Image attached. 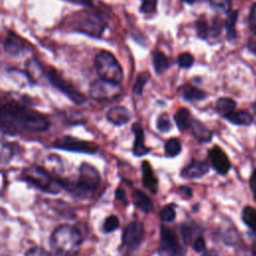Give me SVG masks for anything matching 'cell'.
Listing matches in <instances>:
<instances>
[{
    "instance_id": "cell-1",
    "label": "cell",
    "mask_w": 256,
    "mask_h": 256,
    "mask_svg": "<svg viewBox=\"0 0 256 256\" xmlns=\"http://www.w3.org/2000/svg\"><path fill=\"white\" fill-rule=\"evenodd\" d=\"M0 124L2 133L7 135H17L21 132L39 133L50 127L46 115L15 101L1 105Z\"/></svg>"
},
{
    "instance_id": "cell-2",
    "label": "cell",
    "mask_w": 256,
    "mask_h": 256,
    "mask_svg": "<svg viewBox=\"0 0 256 256\" xmlns=\"http://www.w3.org/2000/svg\"><path fill=\"white\" fill-rule=\"evenodd\" d=\"M49 244L56 256H77L82 244V236L77 228L64 224L52 232Z\"/></svg>"
},
{
    "instance_id": "cell-3",
    "label": "cell",
    "mask_w": 256,
    "mask_h": 256,
    "mask_svg": "<svg viewBox=\"0 0 256 256\" xmlns=\"http://www.w3.org/2000/svg\"><path fill=\"white\" fill-rule=\"evenodd\" d=\"M62 188L79 198H88L100 184L98 170L89 163H82L79 168V177L76 182L66 179H58Z\"/></svg>"
},
{
    "instance_id": "cell-4",
    "label": "cell",
    "mask_w": 256,
    "mask_h": 256,
    "mask_svg": "<svg viewBox=\"0 0 256 256\" xmlns=\"http://www.w3.org/2000/svg\"><path fill=\"white\" fill-rule=\"evenodd\" d=\"M71 23L73 30L95 38H100L107 27L100 14L90 10H82L73 14Z\"/></svg>"
},
{
    "instance_id": "cell-5",
    "label": "cell",
    "mask_w": 256,
    "mask_h": 256,
    "mask_svg": "<svg viewBox=\"0 0 256 256\" xmlns=\"http://www.w3.org/2000/svg\"><path fill=\"white\" fill-rule=\"evenodd\" d=\"M94 66L100 79L121 84L123 81V69L116 57L107 50H101L94 59Z\"/></svg>"
},
{
    "instance_id": "cell-6",
    "label": "cell",
    "mask_w": 256,
    "mask_h": 256,
    "mask_svg": "<svg viewBox=\"0 0 256 256\" xmlns=\"http://www.w3.org/2000/svg\"><path fill=\"white\" fill-rule=\"evenodd\" d=\"M21 177L24 181L46 193L56 194L62 188L58 179L53 178L45 169L36 165L24 168L21 172Z\"/></svg>"
},
{
    "instance_id": "cell-7",
    "label": "cell",
    "mask_w": 256,
    "mask_h": 256,
    "mask_svg": "<svg viewBox=\"0 0 256 256\" xmlns=\"http://www.w3.org/2000/svg\"><path fill=\"white\" fill-rule=\"evenodd\" d=\"M45 78L51 83L52 86L65 94L73 103L81 105L87 101L86 96L81 93L75 86L65 80L54 68H45Z\"/></svg>"
},
{
    "instance_id": "cell-8",
    "label": "cell",
    "mask_w": 256,
    "mask_h": 256,
    "mask_svg": "<svg viewBox=\"0 0 256 256\" xmlns=\"http://www.w3.org/2000/svg\"><path fill=\"white\" fill-rule=\"evenodd\" d=\"M121 84L105 81L102 79L92 82L89 86V96L97 102L115 101L122 94Z\"/></svg>"
},
{
    "instance_id": "cell-9",
    "label": "cell",
    "mask_w": 256,
    "mask_h": 256,
    "mask_svg": "<svg viewBox=\"0 0 256 256\" xmlns=\"http://www.w3.org/2000/svg\"><path fill=\"white\" fill-rule=\"evenodd\" d=\"M52 146L57 149L71 151V152H78V153H87V154H94L98 151V145L94 142L85 141L70 135L63 136L57 139Z\"/></svg>"
},
{
    "instance_id": "cell-10",
    "label": "cell",
    "mask_w": 256,
    "mask_h": 256,
    "mask_svg": "<svg viewBox=\"0 0 256 256\" xmlns=\"http://www.w3.org/2000/svg\"><path fill=\"white\" fill-rule=\"evenodd\" d=\"M184 250L175 231L169 227L161 226L159 256H183Z\"/></svg>"
},
{
    "instance_id": "cell-11",
    "label": "cell",
    "mask_w": 256,
    "mask_h": 256,
    "mask_svg": "<svg viewBox=\"0 0 256 256\" xmlns=\"http://www.w3.org/2000/svg\"><path fill=\"white\" fill-rule=\"evenodd\" d=\"M144 239V227L141 222L133 221L126 226L122 235V246L128 252L136 250Z\"/></svg>"
},
{
    "instance_id": "cell-12",
    "label": "cell",
    "mask_w": 256,
    "mask_h": 256,
    "mask_svg": "<svg viewBox=\"0 0 256 256\" xmlns=\"http://www.w3.org/2000/svg\"><path fill=\"white\" fill-rule=\"evenodd\" d=\"M209 158H210L212 167L217 173L221 175H225L226 173H228V171L231 168V163L227 154L223 151L221 147L217 145L213 146L209 150Z\"/></svg>"
},
{
    "instance_id": "cell-13",
    "label": "cell",
    "mask_w": 256,
    "mask_h": 256,
    "mask_svg": "<svg viewBox=\"0 0 256 256\" xmlns=\"http://www.w3.org/2000/svg\"><path fill=\"white\" fill-rule=\"evenodd\" d=\"M26 41L13 31H9L5 40L3 41L4 51L10 56L17 57L23 53L27 47H30L29 43L25 44Z\"/></svg>"
},
{
    "instance_id": "cell-14",
    "label": "cell",
    "mask_w": 256,
    "mask_h": 256,
    "mask_svg": "<svg viewBox=\"0 0 256 256\" xmlns=\"http://www.w3.org/2000/svg\"><path fill=\"white\" fill-rule=\"evenodd\" d=\"M209 168L210 166L207 161H200L194 159L182 169L181 176L187 179L200 178L209 172Z\"/></svg>"
},
{
    "instance_id": "cell-15",
    "label": "cell",
    "mask_w": 256,
    "mask_h": 256,
    "mask_svg": "<svg viewBox=\"0 0 256 256\" xmlns=\"http://www.w3.org/2000/svg\"><path fill=\"white\" fill-rule=\"evenodd\" d=\"M131 130L134 134V142L132 152L135 156L141 157L150 152V148L145 145V135L142 126L139 123H134L131 127Z\"/></svg>"
},
{
    "instance_id": "cell-16",
    "label": "cell",
    "mask_w": 256,
    "mask_h": 256,
    "mask_svg": "<svg viewBox=\"0 0 256 256\" xmlns=\"http://www.w3.org/2000/svg\"><path fill=\"white\" fill-rule=\"evenodd\" d=\"M106 119L116 126H121L130 121L131 113L125 106L117 105L110 107L107 110Z\"/></svg>"
},
{
    "instance_id": "cell-17",
    "label": "cell",
    "mask_w": 256,
    "mask_h": 256,
    "mask_svg": "<svg viewBox=\"0 0 256 256\" xmlns=\"http://www.w3.org/2000/svg\"><path fill=\"white\" fill-rule=\"evenodd\" d=\"M141 172H142L143 185L150 192L155 194L158 190V179L148 161H143L141 163Z\"/></svg>"
},
{
    "instance_id": "cell-18",
    "label": "cell",
    "mask_w": 256,
    "mask_h": 256,
    "mask_svg": "<svg viewBox=\"0 0 256 256\" xmlns=\"http://www.w3.org/2000/svg\"><path fill=\"white\" fill-rule=\"evenodd\" d=\"M190 130L194 138L201 143H208L213 137V132L196 118H193Z\"/></svg>"
},
{
    "instance_id": "cell-19",
    "label": "cell",
    "mask_w": 256,
    "mask_h": 256,
    "mask_svg": "<svg viewBox=\"0 0 256 256\" xmlns=\"http://www.w3.org/2000/svg\"><path fill=\"white\" fill-rule=\"evenodd\" d=\"M25 68L26 75L32 83H37L41 77H45V68L34 57L25 63Z\"/></svg>"
},
{
    "instance_id": "cell-20",
    "label": "cell",
    "mask_w": 256,
    "mask_h": 256,
    "mask_svg": "<svg viewBox=\"0 0 256 256\" xmlns=\"http://www.w3.org/2000/svg\"><path fill=\"white\" fill-rule=\"evenodd\" d=\"M179 93L184 98V100L189 102L201 101L206 98V93L202 89L191 84L182 85L179 88Z\"/></svg>"
},
{
    "instance_id": "cell-21",
    "label": "cell",
    "mask_w": 256,
    "mask_h": 256,
    "mask_svg": "<svg viewBox=\"0 0 256 256\" xmlns=\"http://www.w3.org/2000/svg\"><path fill=\"white\" fill-rule=\"evenodd\" d=\"M224 118L234 125L249 126L253 122V116L246 110H234Z\"/></svg>"
},
{
    "instance_id": "cell-22",
    "label": "cell",
    "mask_w": 256,
    "mask_h": 256,
    "mask_svg": "<svg viewBox=\"0 0 256 256\" xmlns=\"http://www.w3.org/2000/svg\"><path fill=\"white\" fill-rule=\"evenodd\" d=\"M132 200L134 205L143 213H150L153 210V203L151 199L140 190L133 191Z\"/></svg>"
},
{
    "instance_id": "cell-23",
    "label": "cell",
    "mask_w": 256,
    "mask_h": 256,
    "mask_svg": "<svg viewBox=\"0 0 256 256\" xmlns=\"http://www.w3.org/2000/svg\"><path fill=\"white\" fill-rule=\"evenodd\" d=\"M174 120L180 131H186L190 129L193 117L191 116V113L187 108L182 107L175 112Z\"/></svg>"
},
{
    "instance_id": "cell-24",
    "label": "cell",
    "mask_w": 256,
    "mask_h": 256,
    "mask_svg": "<svg viewBox=\"0 0 256 256\" xmlns=\"http://www.w3.org/2000/svg\"><path fill=\"white\" fill-rule=\"evenodd\" d=\"M180 235L184 244H191L197 237L200 236V228L194 224L183 223L180 226Z\"/></svg>"
},
{
    "instance_id": "cell-25",
    "label": "cell",
    "mask_w": 256,
    "mask_h": 256,
    "mask_svg": "<svg viewBox=\"0 0 256 256\" xmlns=\"http://www.w3.org/2000/svg\"><path fill=\"white\" fill-rule=\"evenodd\" d=\"M152 64L155 73L157 75H161L169 68L170 61L163 52L156 51L152 55Z\"/></svg>"
},
{
    "instance_id": "cell-26",
    "label": "cell",
    "mask_w": 256,
    "mask_h": 256,
    "mask_svg": "<svg viewBox=\"0 0 256 256\" xmlns=\"http://www.w3.org/2000/svg\"><path fill=\"white\" fill-rule=\"evenodd\" d=\"M236 108V102L229 97H220L216 101V111L222 117L233 112Z\"/></svg>"
},
{
    "instance_id": "cell-27",
    "label": "cell",
    "mask_w": 256,
    "mask_h": 256,
    "mask_svg": "<svg viewBox=\"0 0 256 256\" xmlns=\"http://www.w3.org/2000/svg\"><path fill=\"white\" fill-rule=\"evenodd\" d=\"M238 14H239L238 10L231 11L228 14L227 19L224 23L225 28H226V36L229 41H232L236 38V35H237L236 34V22H237Z\"/></svg>"
},
{
    "instance_id": "cell-28",
    "label": "cell",
    "mask_w": 256,
    "mask_h": 256,
    "mask_svg": "<svg viewBox=\"0 0 256 256\" xmlns=\"http://www.w3.org/2000/svg\"><path fill=\"white\" fill-rule=\"evenodd\" d=\"M243 222L256 234V209L251 206H246L242 210Z\"/></svg>"
},
{
    "instance_id": "cell-29",
    "label": "cell",
    "mask_w": 256,
    "mask_h": 256,
    "mask_svg": "<svg viewBox=\"0 0 256 256\" xmlns=\"http://www.w3.org/2000/svg\"><path fill=\"white\" fill-rule=\"evenodd\" d=\"M182 149L178 138H169L164 144V152L167 157H175L180 154Z\"/></svg>"
},
{
    "instance_id": "cell-30",
    "label": "cell",
    "mask_w": 256,
    "mask_h": 256,
    "mask_svg": "<svg viewBox=\"0 0 256 256\" xmlns=\"http://www.w3.org/2000/svg\"><path fill=\"white\" fill-rule=\"evenodd\" d=\"M150 79V74L148 71H142L140 72L137 77L136 80L134 82L133 85V93L135 95H142L143 93V88L146 85V83L149 81Z\"/></svg>"
},
{
    "instance_id": "cell-31",
    "label": "cell",
    "mask_w": 256,
    "mask_h": 256,
    "mask_svg": "<svg viewBox=\"0 0 256 256\" xmlns=\"http://www.w3.org/2000/svg\"><path fill=\"white\" fill-rule=\"evenodd\" d=\"M209 3L219 13L229 14L231 12V0H209Z\"/></svg>"
},
{
    "instance_id": "cell-32",
    "label": "cell",
    "mask_w": 256,
    "mask_h": 256,
    "mask_svg": "<svg viewBox=\"0 0 256 256\" xmlns=\"http://www.w3.org/2000/svg\"><path fill=\"white\" fill-rule=\"evenodd\" d=\"M196 31L200 39L206 40L211 37V24H208L205 20H197L196 22Z\"/></svg>"
},
{
    "instance_id": "cell-33",
    "label": "cell",
    "mask_w": 256,
    "mask_h": 256,
    "mask_svg": "<svg viewBox=\"0 0 256 256\" xmlns=\"http://www.w3.org/2000/svg\"><path fill=\"white\" fill-rule=\"evenodd\" d=\"M156 127L162 133H166L171 130L172 124H171L168 113H162L158 116L156 120Z\"/></svg>"
},
{
    "instance_id": "cell-34",
    "label": "cell",
    "mask_w": 256,
    "mask_h": 256,
    "mask_svg": "<svg viewBox=\"0 0 256 256\" xmlns=\"http://www.w3.org/2000/svg\"><path fill=\"white\" fill-rule=\"evenodd\" d=\"M15 154V145L10 143H3L1 150V163H8Z\"/></svg>"
},
{
    "instance_id": "cell-35",
    "label": "cell",
    "mask_w": 256,
    "mask_h": 256,
    "mask_svg": "<svg viewBox=\"0 0 256 256\" xmlns=\"http://www.w3.org/2000/svg\"><path fill=\"white\" fill-rule=\"evenodd\" d=\"M194 63V57L189 52H183L179 54L177 58V64L184 69L190 68Z\"/></svg>"
},
{
    "instance_id": "cell-36",
    "label": "cell",
    "mask_w": 256,
    "mask_h": 256,
    "mask_svg": "<svg viewBox=\"0 0 256 256\" xmlns=\"http://www.w3.org/2000/svg\"><path fill=\"white\" fill-rule=\"evenodd\" d=\"M119 226V219L115 215H110L107 217L103 223V231L105 233H110L116 230Z\"/></svg>"
},
{
    "instance_id": "cell-37",
    "label": "cell",
    "mask_w": 256,
    "mask_h": 256,
    "mask_svg": "<svg viewBox=\"0 0 256 256\" xmlns=\"http://www.w3.org/2000/svg\"><path fill=\"white\" fill-rule=\"evenodd\" d=\"M157 9V0H141L139 11L143 14H152Z\"/></svg>"
},
{
    "instance_id": "cell-38",
    "label": "cell",
    "mask_w": 256,
    "mask_h": 256,
    "mask_svg": "<svg viewBox=\"0 0 256 256\" xmlns=\"http://www.w3.org/2000/svg\"><path fill=\"white\" fill-rule=\"evenodd\" d=\"M223 239H224V242H225L227 245H235V244H237L238 241H239V234H238V232H237L236 229H234V228H229V229L224 233Z\"/></svg>"
},
{
    "instance_id": "cell-39",
    "label": "cell",
    "mask_w": 256,
    "mask_h": 256,
    "mask_svg": "<svg viewBox=\"0 0 256 256\" xmlns=\"http://www.w3.org/2000/svg\"><path fill=\"white\" fill-rule=\"evenodd\" d=\"M159 217L164 222H172L176 217V213H175V210L172 208V206H165L160 211Z\"/></svg>"
},
{
    "instance_id": "cell-40",
    "label": "cell",
    "mask_w": 256,
    "mask_h": 256,
    "mask_svg": "<svg viewBox=\"0 0 256 256\" xmlns=\"http://www.w3.org/2000/svg\"><path fill=\"white\" fill-rule=\"evenodd\" d=\"M248 23H249V28L252 31V33L256 35V2L252 5V7L250 9Z\"/></svg>"
},
{
    "instance_id": "cell-41",
    "label": "cell",
    "mask_w": 256,
    "mask_h": 256,
    "mask_svg": "<svg viewBox=\"0 0 256 256\" xmlns=\"http://www.w3.org/2000/svg\"><path fill=\"white\" fill-rule=\"evenodd\" d=\"M223 23L221 22V19L218 17H215L211 23V37H218L221 33Z\"/></svg>"
},
{
    "instance_id": "cell-42",
    "label": "cell",
    "mask_w": 256,
    "mask_h": 256,
    "mask_svg": "<svg viewBox=\"0 0 256 256\" xmlns=\"http://www.w3.org/2000/svg\"><path fill=\"white\" fill-rule=\"evenodd\" d=\"M193 249L196 251V252H203L205 251L206 249V243H205V240L204 238L200 235L199 237H197L195 239V241L193 242Z\"/></svg>"
},
{
    "instance_id": "cell-43",
    "label": "cell",
    "mask_w": 256,
    "mask_h": 256,
    "mask_svg": "<svg viewBox=\"0 0 256 256\" xmlns=\"http://www.w3.org/2000/svg\"><path fill=\"white\" fill-rule=\"evenodd\" d=\"M26 256H51L46 250L41 247H34L26 252Z\"/></svg>"
},
{
    "instance_id": "cell-44",
    "label": "cell",
    "mask_w": 256,
    "mask_h": 256,
    "mask_svg": "<svg viewBox=\"0 0 256 256\" xmlns=\"http://www.w3.org/2000/svg\"><path fill=\"white\" fill-rule=\"evenodd\" d=\"M249 184H250V188H251L253 197H254V199H255V201H256V168L254 169V171H253L252 174H251Z\"/></svg>"
},
{
    "instance_id": "cell-45",
    "label": "cell",
    "mask_w": 256,
    "mask_h": 256,
    "mask_svg": "<svg viewBox=\"0 0 256 256\" xmlns=\"http://www.w3.org/2000/svg\"><path fill=\"white\" fill-rule=\"evenodd\" d=\"M115 195H116V198H117L119 201H121V202H123L125 205H127V200H126L125 192H124V190H123L121 187H118V188L116 189Z\"/></svg>"
},
{
    "instance_id": "cell-46",
    "label": "cell",
    "mask_w": 256,
    "mask_h": 256,
    "mask_svg": "<svg viewBox=\"0 0 256 256\" xmlns=\"http://www.w3.org/2000/svg\"><path fill=\"white\" fill-rule=\"evenodd\" d=\"M73 4H77V5H84L86 7L92 8L93 7V0H67Z\"/></svg>"
},
{
    "instance_id": "cell-47",
    "label": "cell",
    "mask_w": 256,
    "mask_h": 256,
    "mask_svg": "<svg viewBox=\"0 0 256 256\" xmlns=\"http://www.w3.org/2000/svg\"><path fill=\"white\" fill-rule=\"evenodd\" d=\"M179 191L181 192L182 195H184V196H186V197H191L192 194H193L192 189H191L190 187H188V186H181V187L179 188Z\"/></svg>"
},
{
    "instance_id": "cell-48",
    "label": "cell",
    "mask_w": 256,
    "mask_h": 256,
    "mask_svg": "<svg viewBox=\"0 0 256 256\" xmlns=\"http://www.w3.org/2000/svg\"><path fill=\"white\" fill-rule=\"evenodd\" d=\"M247 48L249 49V51H250L252 54L256 55V39L250 40V41L248 42V44H247Z\"/></svg>"
},
{
    "instance_id": "cell-49",
    "label": "cell",
    "mask_w": 256,
    "mask_h": 256,
    "mask_svg": "<svg viewBox=\"0 0 256 256\" xmlns=\"http://www.w3.org/2000/svg\"><path fill=\"white\" fill-rule=\"evenodd\" d=\"M202 256H218V253L215 250H210L208 252H206L204 255Z\"/></svg>"
},
{
    "instance_id": "cell-50",
    "label": "cell",
    "mask_w": 256,
    "mask_h": 256,
    "mask_svg": "<svg viewBox=\"0 0 256 256\" xmlns=\"http://www.w3.org/2000/svg\"><path fill=\"white\" fill-rule=\"evenodd\" d=\"M183 2H185V3H187V4H189V5H192L194 2H195V0H182Z\"/></svg>"
},
{
    "instance_id": "cell-51",
    "label": "cell",
    "mask_w": 256,
    "mask_h": 256,
    "mask_svg": "<svg viewBox=\"0 0 256 256\" xmlns=\"http://www.w3.org/2000/svg\"><path fill=\"white\" fill-rule=\"evenodd\" d=\"M252 109H253V111L256 113V101L253 102V104H252Z\"/></svg>"
}]
</instances>
